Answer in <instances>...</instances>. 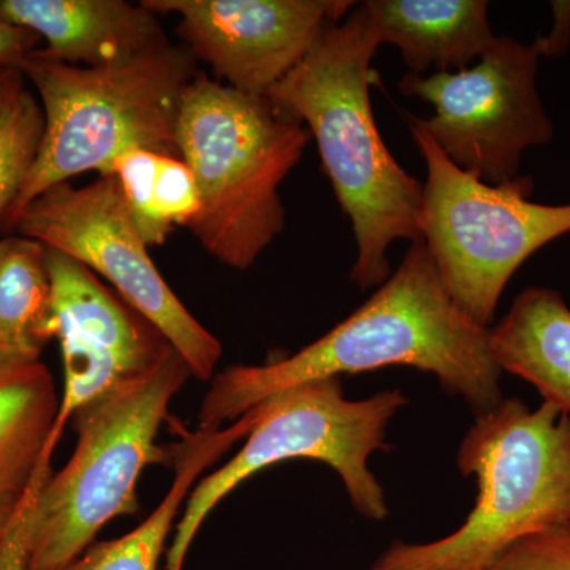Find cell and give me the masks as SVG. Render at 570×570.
I'll return each instance as SVG.
<instances>
[{"label": "cell", "mask_w": 570, "mask_h": 570, "mask_svg": "<svg viewBox=\"0 0 570 570\" xmlns=\"http://www.w3.org/2000/svg\"><path fill=\"white\" fill-rule=\"evenodd\" d=\"M11 234L36 239L105 277L160 330L195 379L212 381L223 346L165 283L111 175L88 186L61 183L45 190L22 209Z\"/></svg>", "instance_id": "9c48e42d"}, {"label": "cell", "mask_w": 570, "mask_h": 570, "mask_svg": "<svg viewBox=\"0 0 570 570\" xmlns=\"http://www.w3.org/2000/svg\"><path fill=\"white\" fill-rule=\"evenodd\" d=\"M381 45H393L411 73L464 70L497 40L485 0H367Z\"/></svg>", "instance_id": "9a60e30c"}, {"label": "cell", "mask_w": 570, "mask_h": 570, "mask_svg": "<svg viewBox=\"0 0 570 570\" xmlns=\"http://www.w3.org/2000/svg\"><path fill=\"white\" fill-rule=\"evenodd\" d=\"M48 341L61 347L63 390L52 439L89 401L151 371L174 348L156 325L80 262L47 247Z\"/></svg>", "instance_id": "8fae6325"}, {"label": "cell", "mask_w": 570, "mask_h": 570, "mask_svg": "<svg viewBox=\"0 0 570 570\" xmlns=\"http://www.w3.org/2000/svg\"><path fill=\"white\" fill-rule=\"evenodd\" d=\"M40 41L37 33L0 20V69H18L22 59L39 48Z\"/></svg>", "instance_id": "603a6c76"}, {"label": "cell", "mask_w": 570, "mask_h": 570, "mask_svg": "<svg viewBox=\"0 0 570 570\" xmlns=\"http://www.w3.org/2000/svg\"><path fill=\"white\" fill-rule=\"evenodd\" d=\"M47 247L18 234L0 239V367L40 362L48 341Z\"/></svg>", "instance_id": "ac0fdd59"}, {"label": "cell", "mask_w": 570, "mask_h": 570, "mask_svg": "<svg viewBox=\"0 0 570 570\" xmlns=\"http://www.w3.org/2000/svg\"><path fill=\"white\" fill-rule=\"evenodd\" d=\"M18 70L39 94L45 132L39 154L20 195L0 224L10 235L14 220L33 198L86 171L107 175L112 163L132 149L170 154L184 94L198 75L186 47H164L132 61L78 67L56 61L41 48Z\"/></svg>", "instance_id": "3957f363"}, {"label": "cell", "mask_w": 570, "mask_h": 570, "mask_svg": "<svg viewBox=\"0 0 570 570\" xmlns=\"http://www.w3.org/2000/svg\"><path fill=\"white\" fill-rule=\"evenodd\" d=\"M538 43L497 37L471 69L409 73L401 92L433 105L430 119L411 118L456 167L499 186L520 176L523 153L553 138L535 86Z\"/></svg>", "instance_id": "30bf717a"}, {"label": "cell", "mask_w": 570, "mask_h": 570, "mask_svg": "<svg viewBox=\"0 0 570 570\" xmlns=\"http://www.w3.org/2000/svg\"><path fill=\"white\" fill-rule=\"evenodd\" d=\"M61 397L43 363L0 367V538L31 497L52 439Z\"/></svg>", "instance_id": "5bb4252c"}, {"label": "cell", "mask_w": 570, "mask_h": 570, "mask_svg": "<svg viewBox=\"0 0 570 570\" xmlns=\"http://www.w3.org/2000/svg\"><path fill=\"white\" fill-rule=\"evenodd\" d=\"M387 366L433 374L478 415L504 400L490 326L479 325L456 305L423 242L411 246L365 305L309 346L277 362L232 365L214 374L198 411V430H220L296 385Z\"/></svg>", "instance_id": "6da1fadb"}, {"label": "cell", "mask_w": 570, "mask_h": 570, "mask_svg": "<svg viewBox=\"0 0 570 570\" xmlns=\"http://www.w3.org/2000/svg\"><path fill=\"white\" fill-rule=\"evenodd\" d=\"M43 132V108L14 69L0 91V224L31 174Z\"/></svg>", "instance_id": "ffe728a7"}, {"label": "cell", "mask_w": 570, "mask_h": 570, "mask_svg": "<svg viewBox=\"0 0 570 570\" xmlns=\"http://www.w3.org/2000/svg\"><path fill=\"white\" fill-rule=\"evenodd\" d=\"M13 70L14 69H0V91H2L3 85L9 80L11 71Z\"/></svg>", "instance_id": "d4e9b609"}, {"label": "cell", "mask_w": 570, "mask_h": 570, "mask_svg": "<svg viewBox=\"0 0 570 570\" xmlns=\"http://www.w3.org/2000/svg\"><path fill=\"white\" fill-rule=\"evenodd\" d=\"M51 460L41 468L39 479L33 487L31 497L22 508L18 519L13 521L10 530L0 538V570H28L29 557H31V538L33 510H36L37 497L43 483L50 479Z\"/></svg>", "instance_id": "7402d4cb"}, {"label": "cell", "mask_w": 570, "mask_h": 570, "mask_svg": "<svg viewBox=\"0 0 570 570\" xmlns=\"http://www.w3.org/2000/svg\"><path fill=\"white\" fill-rule=\"evenodd\" d=\"M406 404L401 390L348 400L340 377L306 382L258 404L243 449L190 491L165 569H184L195 535L227 494L264 469L288 460H317L335 469L360 515L387 519V499L371 472L370 459L377 450L389 449L390 420Z\"/></svg>", "instance_id": "52a82bcc"}, {"label": "cell", "mask_w": 570, "mask_h": 570, "mask_svg": "<svg viewBox=\"0 0 570 570\" xmlns=\"http://www.w3.org/2000/svg\"><path fill=\"white\" fill-rule=\"evenodd\" d=\"M107 175L118 183L135 227L148 247L163 246L175 227H189L200 212V193L181 157L132 149Z\"/></svg>", "instance_id": "d6986e66"}, {"label": "cell", "mask_w": 570, "mask_h": 570, "mask_svg": "<svg viewBox=\"0 0 570 570\" xmlns=\"http://www.w3.org/2000/svg\"><path fill=\"white\" fill-rule=\"evenodd\" d=\"M190 376L183 356L170 348L151 371L71 415L77 448L39 491L28 570L69 569L105 524L138 512V480L148 464L164 460L157 434Z\"/></svg>", "instance_id": "8992f818"}, {"label": "cell", "mask_w": 570, "mask_h": 570, "mask_svg": "<svg viewBox=\"0 0 570 570\" xmlns=\"http://www.w3.org/2000/svg\"><path fill=\"white\" fill-rule=\"evenodd\" d=\"M483 570H570V523L519 540Z\"/></svg>", "instance_id": "44dd1931"}, {"label": "cell", "mask_w": 570, "mask_h": 570, "mask_svg": "<svg viewBox=\"0 0 570 570\" xmlns=\"http://www.w3.org/2000/svg\"><path fill=\"white\" fill-rule=\"evenodd\" d=\"M554 13H557V22H554L553 32L549 37H538L540 55H560L568 50L570 43V3L554 2Z\"/></svg>", "instance_id": "cb8c5ba5"}, {"label": "cell", "mask_w": 570, "mask_h": 570, "mask_svg": "<svg viewBox=\"0 0 570 570\" xmlns=\"http://www.w3.org/2000/svg\"><path fill=\"white\" fill-rule=\"evenodd\" d=\"M309 140V130L269 97L198 71L184 94L176 148L200 193L187 228L206 253L235 269L255 264L284 230L279 187Z\"/></svg>", "instance_id": "277c9868"}, {"label": "cell", "mask_w": 570, "mask_h": 570, "mask_svg": "<svg viewBox=\"0 0 570 570\" xmlns=\"http://www.w3.org/2000/svg\"><path fill=\"white\" fill-rule=\"evenodd\" d=\"M156 14H178V36L228 88L269 91L303 61L326 28L354 2L341 0H142Z\"/></svg>", "instance_id": "7c38bea8"}, {"label": "cell", "mask_w": 570, "mask_h": 570, "mask_svg": "<svg viewBox=\"0 0 570 570\" xmlns=\"http://www.w3.org/2000/svg\"><path fill=\"white\" fill-rule=\"evenodd\" d=\"M381 47L365 7L330 26L287 77L272 102L305 122L356 242L352 281L362 291L390 277L387 249L397 239L423 242V184L396 163L371 108V61Z\"/></svg>", "instance_id": "7a4b0ae2"}, {"label": "cell", "mask_w": 570, "mask_h": 570, "mask_svg": "<svg viewBox=\"0 0 570 570\" xmlns=\"http://www.w3.org/2000/svg\"><path fill=\"white\" fill-rule=\"evenodd\" d=\"M502 373L530 382L546 403L570 414V307L560 292L528 287L490 328Z\"/></svg>", "instance_id": "2e32d148"}, {"label": "cell", "mask_w": 570, "mask_h": 570, "mask_svg": "<svg viewBox=\"0 0 570 570\" xmlns=\"http://www.w3.org/2000/svg\"><path fill=\"white\" fill-rule=\"evenodd\" d=\"M456 466L479 490L464 523L431 542L396 540L371 570H483L519 540L570 523V414L554 404L531 411L509 397L479 414Z\"/></svg>", "instance_id": "5b68a950"}, {"label": "cell", "mask_w": 570, "mask_h": 570, "mask_svg": "<svg viewBox=\"0 0 570 570\" xmlns=\"http://www.w3.org/2000/svg\"><path fill=\"white\" fill-rule=\"evenodd\" d=\"M426 163L420 234L456 305L479 325L493 321L505 285L535 250L570 232V205L531 202L534 181L491 186L456 167L409 121Z\"/></svg>", "instance_id": "ba28073f"}, {"label": "cell", "mask_w": 570, "mask_h": 570, "mask_svg": "<svg viewBox=\"0 0 570 570\" xmlns=\"http://www.w3.org/2000/svg\"><path fill=\"white\" fill-rule=\"evenodd\" d=\"M254 423L255 414L250 411L232 426L197 430L187 436L179 449L174 483L151 515L122 538L94 542L67 570H157L179 508L189 498L198 475L239 439H245Z\"/></svg>", "instance_id": "e0dca14e"}, {"label": "cell", "mask_w": 570, "mask_h": 570, "mask_svg": "<svg viewBox=\"0 0 570 570\" xmlns=\"http://www.w3.org/2000/svg\"><path fill=\"white\" fill-rule=\"evenodd\" d=\"M0 20L37 33L56 61L89 69L132 61L170 41L154 11L122 0H0Z\"/></svg>", "instance_id": "4fadbf2b"}]
</instances>
